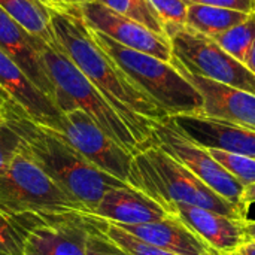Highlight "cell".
Returning a JSON list of instances; mask_svg holds the SVG:
<instances>
[{
  "mask_svg": "<svg viewBox=\"0 0 255 255\" xmlns=\"http://www.w3.org/2000/svg\"><path fill=\"white\" fill-rule=\"evenodd\" d=\"M90 215L120 226H137L164 220L170 214L143 193L124 185L108 190Z\"/></svg>",
  "mask_w": 255,
  "mask_h": 255,
  "instance_id": "17",
  "label": "cell"
},
{
  "mask_svg": "<svg viewBox=\"0 0 255 255\" xmlns=\"http://www.w3.org/2000/svg\"><path fill=\"white\" fill-rule=\"evenodd\" d=\"M1 111L28 157L72 200L81 205L84 212L91 214L108 190L127 185L99 170L60 133L33 121L13 102L9 100Z\"/></svg>",
  "mask_w": 255,
  "mask_h": 255,
  "instance_id": "2",
  "label": "cell"
},
{
  "mask_svg": "<svg viewBox=\"0 0 255 255\" xmlns=\"http://www.w3.org/2000/svg\"><path fill=\"white\" fill-rule=\"evenodd\" d=\"M90 215V214H88ZM93 218V221L97 224V227L111 239L114 241L118 247H121L124 251H127L130 255H178L164 250H160L157 247H152L134 236H131L130 233H127L126 230L120 229L118 226H115L114 223H109L103 218L90 215Z\"/></svg>",
  "mask_w": 255,
  "mask_h": 255,
  "instance_id": "23",
  "label": "cell"
},
{
  "mask_svg": "<svg viewBox=\"0 0 255 255\" xmlns=\"http://www.w3.org/2000/svg\"><path fill=\"white\" fill-rule=\"evenodd\" d=\"M172 63L200 93L203 99L202 115L255 130V94L193 75L173 60Z\"/></svg>",
  "mask_w": 255,
  "mask_h": 255,
  "instance_id": "13",
  "label": "cell"
},
{
  "mask_svg": "<svg viewBox=\"0 0 255 255\" xmlns=\"http://www.w3.org/2000/svg\"><path fill=\"white\" fill-rule=\"evenodd\" d=\"M128 185L169 212L175 203L205 208L241 221L250 218L233 203L205 185L191 170L152 142L133 158Z\"/></svg>",
  "mask_w": 255,
  "mask_h": 255,
  "instance_id": "3",
  "label": "cell"
},
{
  "mask_svg": "<svg viewBox=\"0 0 255 255\" xmlns=\"http://www.w3.org/2000/svg\"><path fill=\"white\" fill-rule=\"evenodd\" d=\"M91 33L102 49L169 117L203 112L200 93L173 63L126 48L99 31Z\"/></svg>",
  "mask_w": 255,
  "mask_h": 255,
  "instance_id": "4",
  "label": "cell"
},
{
  "mask_svg": "<svg viewBox=\"0 0 255 255\" xmlns=\"http://www.w3.org/2000/svg\"><path fill=\"white\" fill-rule=\"evenodd\" d=\"M166 25H185L190 3L185 0H149Z\"/></svg>",
  "mask_w": 255,
  "mask_h": 255,
  "instance_id": "26",
  "label": "cell"
},
{
  "mask_svg": "<svg viewBox=\"0 0 255 255\" xmlns=\"http://www.w3.org/2000/svg\"><path fill=\"white\" fill-rule=\"evenodd\" d=\"M211 155L244 187L255 182V160L247 155L227 152L223 149L208 148Z\"/></svg>",
  "mask_w": 255,
  "mask_h": 255,
  "instance_id": "24",
  "label": "cell"
},
{
  "mask_svg": "<svg viewBox=\"0 0 255 255\" xmlns=\"http://www.w3.org/2000/svg\"><path fill=\"white\" fill-rule=\"evenodd\" d=\"M7 102H9V97H7V94L3 91V88L0 87V108H3Z\"/></svg>",
  "mask_w": 255,
  "mask_h": 255,
  "instance_id": "35",
  "label": "cell"
},
{
  "mask_svg": "<svg viewBox=\"0 0 255 255\" xmlns=\"http://www.w3.org/2000/svg\"><path fill=\"white\" fill-rule=\"evenodd\" d=\"M40 52L55 90L54 102L57 108L63 114L75 109L85 112L108 136L128 152L133 155L140 152V146L130 128L102 93L73 64L58 42L46 43L40 40Z\"/></svg>",
  "mask_w": 255,
  "mask_h": 255,
  "instance_id": "5",
  "label": "cell"
},
{
  "mask_svg": "<svg viewBox=\"0 0 255 255\" xmlns=\"http://www.w3.org/2000/svg\"><path fill=\"white\" fill-rule=\"evenodd\" d=\"M78 1V4H81V3H85V1H90V0H76Z\"/></svg>",
  "mask_w": 255,
  "mask_h": 255,
  "instance_id": "37",
  "label": "cell"
},
{
  "mask_svg": "<svg viewBox=\"0 0 255 255\" xmlns=\"http://www.w3.org/2000/svg\"><path fill=\"white\" fill-rule=\"evenodd\" d=\"M188 3H199V4H209L227 9H236L247 13L255 12V0H185Z\"/></svg>",
  "mask_w": 255,
  "mask_h": 255,
  "instance_id": "29",
  "label": "cell"
},
{
  "mask_svg": "<svg viewBox=\"0 0 255 255\" xmlns=\"http://www.w3.org/2000/svg\"><path fill=\"white\" fill-rule=\"evenodd\" d=\"M96 1L102 3L103 6L115 10L123 16H127L142 24L143 27L149 28L157 34L166 36L164 24L149 0H96Z\"/></svg>",
  "mask_w": 255,
  "mask_h": 255,
  "instance_id": "22",
  "label": "cell"
},
{
  "mask_svg": "<svg viewBox=\"0 0 255 255\" xmlns=\"http://www.w3.org/2000/svg\"><path fill=\"white\" fill-rule=\"evenodd\" d=\"M241 255H255V242H247L239 250Z\"/></svg>",
  "mask_w": 255,
  "mask_h": 255,
  "instance_id": "34",
  "label": "cell"
},
{
  "mask_svg": "<svg viewBox=\"0 0 255 255\" xmlns=\"http://www.w3.org/2000/svg\"><path fill=\"white\" fill-rule=\"evenodd\" d=\"M0 255H7V254H4V253H1V251H0Z\"/></svg>",
  "mask_w": 255,
  "mask_h": 255,
  "instance_id": "38",
  "label": "cell"
},
{
  "mask_svg": "<svg viewBox=\"0 0 255 255\" xmlns=\"http://www.w3.org/2000/svg\"><path fill=\"white\" fill-rule=\"evenodd\" d=\"M245 239L247 242H255V221L248 220L245 223Z\"/></svg>",
  "mask_w": 255,
  "mask_h": 255,
  "instance_id": "32",
  "label": "cell"
},
{
  "mask_svg": "<svg viewBox=\"0 0 255 255\" xmlns=\"http://www.w3.org/2000/svg\"><path fill=\"white\" fill-rule=\"evenodd\" d=\"M79 13L88 28L99 31L114 42L172 63V46L166 36L157 34L142 24L117 13L96 0L78 4Z\"/></svg>",
  "mask_w": 255,
  "mask_h": 255,
  "instance_id": "11",
  "label": "cell"
},
{
  "mask_svg": "<svg viewBox=\"0 0 255 255\" xmlns=\"http://www.w3.org/2000/svg\"><path fill=\"white\" fill-rule=\"evenodd\" d=\"M170 118L188 139L205 148L223 149L255 160V130L253 128L202 114L178 115Z\"/></svg>",
  "mask_w": 255,
  "mask_h": 255,
  "instance_id": "12",
  "label": "cell"
},
{
  "mask_svg": "<svg viewBox=\"0 0 255 255\" xmlns=\"http://www.w3.org/2000/svg\"><path fill=\"white\" fill-rule=\"evenodd\" d=\"M226 255H241V253H239V250H238V251H235V253H230V254H226Z\"/></svg>",
  "mask_w": 255,
  "mask_h": 255,
  "instance_id": "36",
  "label": "cell"
},
{
  "mask_svg": "<svg viewBox=\"0 0 255 255\" xmlns=\"http://www.w3.org/2000/svg\"><path fill=\"white\" fill-rule=\"evenodd\" d=\"M88 223V241H87V255H130L111 241L93 221V218L84 212Z\"/></svg>",
  "mask_w": 255,
  "mask_h": 255,
  "instance_id": "25",
  "label": "cell"
},
{
  "mask_svg": "<svg viewBox=\"0 0 255 255\" xmlns=\"http://www.w3.org/2000/svg\"><path fill=\"white\" fill-rule=\"evenodd\" d=\"M21 149V140L18 134L7 124L3 111L0 108V172L6 169L12 157Z\"/></svg>",
  "mask_w": 255,
  "mask_h": 255,
  "instance_id": "27",
  "label": "cell"
},
{
  "mask_svg": "<svg viewBox=\"0 0 255 255\" xmlns=\"http://www.w3.org/2000/svg\"><path fill=\"white\" fill-rule=\"evenodd\" d=\"M255 203V182L244 187V193H242V205L250 211V206Z\"/></svg>",
  "mask_w": 255,
  "mask_h": 255,
  "instance_id": "30",
  "label": "cell"
},
{
  "mask_svg": "<svg viewBox=\"0 0 255 255\" xmlns=\"http://www.w3.org/2000/svg\"><path fill=\"white\" fill-rule=\"evenodd\" d=\"M51 24L58 45L121 117L140 151L152 145V126L169 115L102 49L85 25L79 7L52 9Z\"/></svg>",
  "mask_w": 255,
  "mask_h": 255,
  "instance_id": "1",
  "label": "cell"
},
{
  "mask_svg": "<svg viewBox=\"0 0 255 255\" xmlns=\"http://www.w3.org/2000/svg\"><path fill=\"white\" fill-rule=\"evenodd\" d=\"M152 142L248 217V209L242 205L244 185L211 155L208 148L188 139L170 117L152 126Z\"/></svg>",
  "mask_w": 255,
  "mask_h": 255,
  "instance_id": "9",
  "label": "cell"
},
{
  "mask_svg": "<svg viewBox=\"0 0 255 255\" xmlns=\"http://www.w3.org/2000/svg\"><path fill=\"white\" fill-rule=\"evenodd\" d=\"M9 218L22 236V255H87L88 223L82 211L25 212Z\"/></svg>",
  "mask_w": 255,
  "mask_h": 255,
  "instance_id": "8",
  "label": "cell"
},
{
  "mask_svg": "<svg viewBox=\"0 0 255 255\" xmlns=\"http://www.w3.org/2000/svg\"><path fill=\"white\" fill-rule=\"evenodd\" d=\"M169 214L181 220L200 239L211 245L221 255L241 250L245 239V223L205 208L175 203L169 208Z\"/></svg>",
  "mask_w": 255,
  "mask_h": 255,
  "instance_id": "15",
  "label": "cell"
},
{
  "mask_svg": "<svg viewBox=\"0 0 255 255\" xmlns=\"http://www.w3.org/2000/svg\"><path fill=\"white\" fill-rule=\"evenodd\" d=\"M52 9H66L72 6H78L76 0H45Z\"/></svg>",
  "mask_w": 255,
  "mask_h": 255,
  "instance_id": "31",
  "label": "cell"
},
{
  "mask_svg": "<svg viewBox=\"0 0 255 255\" xmlns=\"http://www.w3.org/2000/svg\"><path fill=\"white\" fill-rule=\"evenodd\" d=\"M0 251L7 255H22V236L12 220L0 212Z\"/></svg>",
  "mask_w": 255,
  "mask_h": 255,
  "instance_id": "28",
  "label": "cell"
},
{
  "mask_svg": "<svg viewBox=\"0 0 255 255\" xmlns=\"http://www.w3.org/2000/svg\"><path fill=\"white\" fill-rule=\"evenodd\" d=\"M82 211L30 157L21 149L0 172V212L6 217L25 212Z\"/></svg>",
  "mask_w": 255,
  "mask_h": 255,
  "instance_id": "6",
  "label": "cell"
},
{
  "mask_svg": "<svg viewBox=\"0 0 255 255\" xmlns=\"http://www.w3.org/2000/svg\"><path fill=\"white\" fill-rule=\"evenodd\" d=\"M245 66L248 67V70L255 76V42L254 45H253V48H251V51H250V54H248Z\"/></svg>",
  "mask_w": 255,
  "mask_h": 255,
  "instance_id": "33",
  "label": "cell"
},
{
  "mask_svg": "<svg viewBox=\"0 0 255 255\" xmlns=\"http://www.w3.org/2000/svg\"><path fill=\"white\" fill-rule=\"evenodd\" d=\"M55 131L99 170L128 185L134 155L108 136L85 112H66L60 130Z\"/></svg>",
  "mask_w": 255,
  "mask_h": 255,
  "instance_id": "10",
  "label": "cell"
},
{
  "mask_svg": "<svg viewBox=\"0 0 255 255\" xmlns=\"http://www.w3.org/2000/svg\"><path fill=\"white\" fill-rule=\"evenodd\" d=\"M0 87L9 100L18 105L33 121L52 130H60L64 114L40 91L33 81L0 51Z\"/></svg>",
  "mask_w": 255,
  "mask_h": 255,
  "instance_id": "14",
  "label": "cell"
},
{
  "mask_svg": "<svg viewBox=\"0 0 255 255\" xmlns=\"http://www.w3.org/2000/svg\"><path fill=\"white\" fill-rule=\"evenodd\" d=\"M0 51L16 63L21 70L54 102V85L40 52V39L30 34L21 24L0 7ZM55 103V102H54Z\"/></svg>",
  "mask_w": 255,
  "mask_h": 255,
  "instance_id": "16",
  "label": "cell"
},
{
  "mask_svg": "<svg viewBox=\"0 0 255 255\" xmlns=\"http://www.w3.org/2000/svg\"><path fill=\"white\" fill-rule=\"evenodd\" d=\"M0 7L34 37L46 43L55 42L52 7L45 0H0Z\"/></svg>",
  "mask_w": 255,
  "mask_h": 255,
  "instance_id": "19",
  "label": "cell"
},
{
  "mask_svg": "<svg viewBox=\"0 0 255 255\" xmlns=\"http://www.w3.org/2000/svg\"><path fill=\"white\" fill-rule=\"evenodd\" d=\"M250 15L251 13L236 9L190 3L185 27L200 34L215 37L217 34H221L229 28L244 22L250 18Z\"/></svg>",
  "mask_w": 255,
  "mask_h": 255,
  "instance_id": "20",
  "label": "cell"
},
{
  "mask_svg": "<svg viewBox=\"0 0 255 255\" xmlns=\"http://www.w3.org/2000/svg\"><path fill=\"white\" fill-rule=\"evenodd\" d=\"M115 226L152 247H157L173 254L221 255L173 215H169L167 218L155 223L137 226Z\"/></svg>",
  "mask_w": 255,
  "mask_h": 255,
  "instance_id": "18",
  "label": "cell"
},
{
  "mask_svg": "<svg viewBox=\"0 0 255 255\" xmlns=\"http://www.w3.org/2000/svg\"><path fill=\"white\" fill-rule=\"evenodd\" d=\"M226 52L242 64L247 63L248 54L255 42V12L244 22L229 28L227 31L212 37Z\"/></svg>",
  "mask_w": 255,
  "mask_h": 255,
  "instance_id": "21",
  "label": "cell"
},
{
  "mask_svg": "<svg viewBox=\"0 0 255 255\" xmlns=\"http://www.w3.org/2000/svg\"><path fill=\"white\" fill-rule=\"evenodd\" d=\"M164 31L172 46L173 61L187 72L255 94L254 75L212 37L185 25H166Z\"/></svg>",
  "mask_w": 255,
  "mask_h": 255,
  "instance_id": "7",
  "label": "cell"
}]
</instances>
